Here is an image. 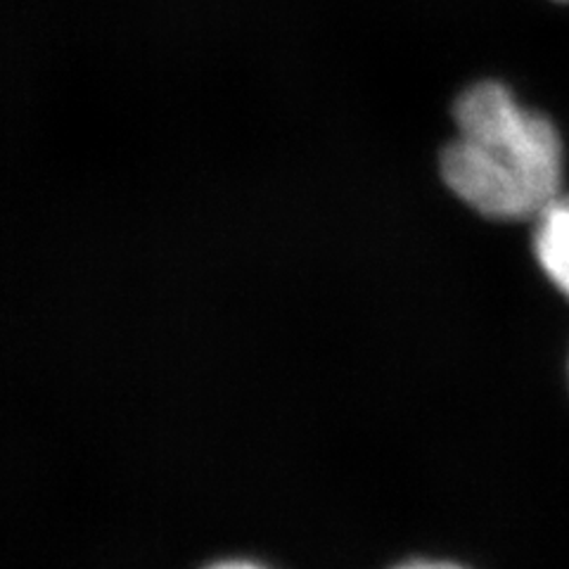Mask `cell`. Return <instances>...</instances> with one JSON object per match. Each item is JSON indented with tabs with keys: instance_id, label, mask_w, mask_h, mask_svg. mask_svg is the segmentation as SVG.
Instances as JSON below:
<instances>
[{
	"instance_id": "cell-1",
	"label": "cell",
	"mask_w": 569,
	"mask_h": 569,
	"mask_svg": "<svg viewBox=\"0 0 569 569\" xmlns=\"http://www.w3.org/2000/svg\"><path fill=\"white\" fill-rule=\"evenodd\" d=\"M458 138L443 146L439 171L458 200L487 219L525 221L553 202L565 181L556 123L522 107L503 83L479 81L453 104Z\"/></svg>"
},
{
	"instance_id": "cell-2",
	"label": "cell",
	"mask_w": 569,
	"mask_h": 569,
	"mask_svg": "<svg viewBox=\"0 0 569 569\" xmlns=\"http://www.w3.org/2000/svg\"><path fill=\"white\" fill-rule=\"evenodd\" d=\"M533 257L553 288L569 299V192L533 217Z\"/></svg>"
},
{
	"instance_id": "cell-3",
	"label": "cell",
	"mask_w": 569,
	"mask_h": 569,
	"mask_svg": "<svg viewBox=\"0 0 569 569\" xmlns=\"http://www.w3.org/2000/svg\"><path fill=\"white\" fill-rule=\"evenodd\" d=\"M401 569H460L453 565H432V562H416V565H406Z\"/></svg>"
},
{
	"instance_id": "cell-4",
	"label": "cell",
	"mask_w": 569,
	"mask_h": 569,
	"mask_svg": "<svg viewBox=\"0 0 569 569\" xmlns=\"http://www.w3.org/2000/svg\"><path fill=\"white\" fill-rule=\"evenodd\" d=\"M209 569H259V567L247 565V562H223V565H213Z\"/></svg>"
}]
</instances>
